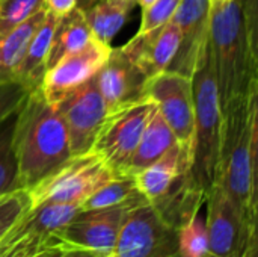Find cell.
I'll list each match as a JSON object with an SVG mask.
<instances>
[{
	"label": "cell",
	"mask_w": 258,
	"mask_h": 257,
	"mask_svg": "<svg viewBox=\"0 0 258 257\" xmlns=\"http://www.w3.org/2000/svg\"><path fill=\"white\" fill-rule=\"evenodd\" d=\"M257 0L212 3L209 47L222 115L258 91Z\"/></svg>",
	"instance_id": "1"
},
{
	"label": "cell",
	"mask_w": 258,
	"mask_h": 257,
	"mask_svg": "<svg viewBox=\"0 0 258 257\" xmlns=\"http://www.w3.org/2000/svg\"><path fill=\"white\" fill-rule=\"evenodd\" d=\"M258 91L233 103L224 114L222 142L216 180L246 230L255 233L257 223Z\"/></svg>",
	"instance_id": "2"
},
{
	"label": "cell",
	"mask_w": 258,
	"mask_h": 257,
	"mask_svg": "<svg viewBox=\"0 0 258 257\" xmlns=\"http://www.w3.org/2000/svg\"><path fill=\"white\" fill-rule=\"evenodd\" d=\"M11 145L17 161V188L29 189L71 158L65 121L41 88L27 94L14 115Z\"/></svg>",
	"instance_id": "3"
},
{
	"label": "cell",
	"mask_w": 258,
	"mask_h": 257,
	"mask_svg": "<svg viewBox=\"0 0 258 257\" xmlns=\"http://www.w3.org/2000/svg\"><path fill=\"white\" fill-rule=\"evenodd\" d=\"M194 132L189 150L187 182L204 197L216 180L224 115L219 105L210 47L201 55L192 74Z\"/></svg>",
	"instance_id": "4"
},
{
	"label": "cell",
	"mask_w": 258,
	"mask_h": 257,
	"mask_svg": "<svg viewBox=\"0 0 258 257\" xmlns=\"http://www.w3.org/2000/svg\"><path fill=\"white\" fill-rule=\"evenodd\" d=\"M116 174L95 151L76 155L26 189L30 209L44 203L80 204Z\"/></svg>",
	"instance_id": "5"
},
{
	"label": "cell",
	"mask_w": 258,
	"mask_h": 257,
	"mask_svg": "<svg viewBox=\"0 0 258 257\" xmlns=\"http://www.w3.org/2000/svg\"><path fill=\"white\" fill-rule=\"evenodd\" d=\"M154 108V101L142 95L106 114L92 151L100 155L116 176L127 174L128 164Z\"/></svg>",
	"instance_id": "6"
},
{
	"label": "cell",
	"mask_w": 258,
	"mask_h": 257,
	"mask_svg": "<svg viewBox=\"0 0 258 257\" xmlns=\"http://www.w3.org/2000/svg\"><path fill=\"white\" fill-rule=\"evenodd\" d=\"M112 257H180L177 229L147 200L132 206L122 221Z\"/></svg>",
	"instance_id": "7"
},
{
	"label": "cell",
	"mask_w": 258,
	"mask_h": 257,
	"mask_svg": "<svg viewBox=\"0 0 258 257\" xmlns=\"http://www.w3.org/2000/svg\"><path fill=\"white\" fill-rule=\"evenodd\" d=\"M144 200L142 197L106 209L80 211L67 226L57 230V235L73 250L89 251L101 257L110 256L127 211Z\"/></svg>",
	"instance_id": "8"
},
{
	"label": "cell",
	"mask_w": 258,
	"mask_h": 257,
	"mask_svg": "<svg viewBox=\"0 0 258 257\" xmlns=\"http://www.w3.org/2000/svg\"><path fill=\"white\" fill-rule=\"evenodd\" d=\"M144 95L154 101L178 144L189 151L194 132L192 77L174 71H163L147 79Z\"/></svg>",
	"instance_id": "9"
},
{
	"label": "cell",
	"mask_w": 258,
	"mask_h": 257,
	"mask_svg": "<svg viewBox=\"0 0 258 257\" xmlns=\"http://www.w3.org/2000/svg\"><path fill=\"white\" fill-rule=\"evenodd\" d=\"M54 106L65 121L71 156L91 151L107 114L95 77L68 92Z\"/></svg>",
	"instance_id": "10"
},
{
	"label": "cell",
	"mask_w": 258,
	"mask_h": 257,
	"mask_svg": "<svg viewBox=\"0 0 258 257\" xmlns=\"http://www.w3.org/2000/svg\"><path fill=\"white\" fill-rule=\"evenodd\" d=\"M207 257H239L243 250L255 239V233H249L224 188L215 182L207 195Z\"/></svg>",
	"instance_id": "11"
},
{
	"label": "cell",
	"mask_w": 258,
	"mask_h": 257,
	"mask_svg": "<svg viewBox=\"0 0 258 257\" xmlns=\"http://www.w3.org/2000/svg\"><path fill=\"white\" fill-rule=\"evenodd\" d=\"M112 45L92 39L82 50L71 53L50 67L42 79L41 91L50 103H57L68 92L85 85L97 76L107 61Z\"/></svg>",
	"instance_id": "12"
},
{
	"label": "cell",
	"mask_w": 258,
	"mask_h": 257,
	"mask_svg": "<svg viewBox=\"0 0 258 257\" xmlns=\"http://www.w3.org/2000/svg\"><path fill=\"white\" fill-rule=\"evenodd\" d=\"M210 0H181L174 17L180 30L178 50L166 71L192 77L197 64L209 45Z\"/></svg>",
	"instance_id": "13"
},
{
	"label": "cell",
	"mask_w": 258,
	"mask_h": 257,
	"mask_svg": "<svg viewBox=\"0 0 258 257\" xmlns=\"http://www.w3.org/2000/svg\"><path fill=\"white\" fill-rule=\"evenodd\" d=\"M178 26L174 21H169L160 29L136 33L119 48L142 71V74L150 79L169 68L178 50Z\"/></svg>",
	"instance_id": "14"
},
{
	"label": "cell",
	"mask_w": 258,
	"mask_h": 257,
	"mask_svg": "<svg viewBox=\"0 0 258 257\" xmlns=\"http://www.w3.org/2000/svg\"><path fill=\"white\" fill-rule=\"evenodd\" d=\"M95 82L109 112L142 97L147 77L119 47H112L107 61L95 76Z\"/></svg>",
	"instance_id": "15"
},
{
	"label": "cell",
	"mask_w": 258,
	"mask_h": 257,
	"mask_svg": "<svg viewBox=\"0 0 258 257\" xmlns=\"http://www.w3.org/2000/svg\"><path fill=\"white\" fill-rule=\"evenodd\" d=\"M189 171V151L178 142L160 159L133 174L138 191L148 203L162 200Z\"/></svg>",
	"instance_id": "16"
},
{
	"label": "cell",
	"mask_w": 258,
	"mask_h": 257,
	"mask_svg": "<svg viewBox=\"0 0 258 257\" xmlns=\"http://www.w3.org/2000/svg\"><path fill=\"white\" fill-rule=\"evenodd\" d=\"M57 23V17L47 11L41 26L32 36L15 73L14 82L24 86L29 92L38 89L47 73L48 53L53 38V30Z\"/></svg>",
	"instance_id": "17"
},
{
	"label": "cell",
	"mask_w": 258,
	"mask_h": 257,
	"mask_svg": "<svg viewBox=\"0 0 258 257\" xmlns=\"http://www.w3.org/2000/svg\"><path fill=\"white\" fill-rule=\"evenodd\" d=\"M177 138L171 127L163 120L157 108L153 109L145 129L142 132L141 141L136 147V151L128 164L127 174L133 176L141 170L147 168L157 159H160L171 147L177 144Z\"/></svg>",
	"instance_id": "18"
},
{
	"label": "cell",
	"mask_w": 258,
	"mask_h": 257,
	"mask_svg": "<svg viewBox=\"0 0 258 257\" xmlns=\"http://www.w3.org/2000/svg\"><path fill=\"white\" fill-rule=\"evenodd\" d=\"M92 39L94 38L85 14L79 8H74L68 14L57 17V23L53 30L47 70L59 62L62 58L82 50Z\"/></svg>",
	"instance_id": "19"
},
{
	"label": "cell",
	"mask_w": 258,
	"mask_h": 257,
	"mask_svg": "<svg viewBox=\"0 0 258 257\" xmlns=\"http://www.w3.org/2000/svg\"><path fill=\"white\" fill-rule=\"evenodd\" d=\"M136 6V0H104L83 11L92 38L104 45H112Z\"/></svg>",
	"instance_id": "20"
},
{
	"label": "cell",
	"mask_w": 258,
	"mask_h": 257,
	"mask_svg": "<svg viewBox=\"0 0 258 257\" xmlns=\"http://www.w3.org/2000/svg\"><path fill=\"white\" fill-rule=\"evenodd\" d=\"M45 14L47 11L44 8L39 9L30 18L0 38V83L14 82V73Z\"/></svg>",
	"instance_id": "21"
},
{
	"label": "cell",
	"mask_w": 258,
	"mask_h": 257,
	"mask_svg": "<svg viewBox=\"0 0 258 257\" xmlns=\"http://www.w3.org/2000/svg\"><path fill=\"white\" fill-rule=\"evenodd\" d=\"M68 251H73V248L62 241L57 230L45 235H24L17 241L0 245V257H59Z\"/></svg>",
	"instance_id": "22"
},
{
	"label": "cell",
	"mask_w": 258,
	"mask_h": 257,
	"mask_svg": "<svg viewBox=\"0 0 258 257\" xmlns=\"http://www.w3.org/2000/svg\"><path fill=\"white\" fill-rule=\"evenodd\" d=\"M144 195L138 191L133 176H115L103 186H100L94 194H91L80 206V211L106 209L112 206H119L124 203L135 201Z\"/></svg>",
	"instance_id": "23"
},
{
	"label": "cell",
	"mask_w": 258,
	"mask_h": 257,
	"mask_svg": "<svg viewBox=\"0 0 258 257\" xmlns=\"http://www.w3.org/2000/svg\"><path fill=\"white\" fill-rule=\"evenodd\" d=\"M177 248L180 257H207L209 238L206 221L198 212L192 214L177 227Z\"/></svg>",
	"instance_id": "24"
},
{
	"label": "cell",
	"mask_w": 258,
	"mask_h": 257,
	"mask_svg": "<svg viewBox=\"0 0 258 257\" xmlns=\"http://www.w3.org/2000/svg\"><path fill=\"white\" fill-rule=\"evenodd\" d=\"M30 209V200L26 189L17 188L0 195V241Z\"/></svg>",
	"instance_id": "25"
},
{
	"label": "cell",
	"mask_w": 258,
	"mask_h": 257,
	"mask_svg": "<svg viewBox=\"0 0 258 257\" xmlns=\"http://www.w3.org/2000/svg\"><path fill=\"white\" fill-rule=\"evenodd\" d=\"M44 8V0H0V38Z\"/></svg>",
	"instance_id": "26"
},
{
	"label": "cell",
	"mask_w": 258,
	"mask_h": 257,
	"mask_svg": "<svg viewBox=\"0 0 258 257\" xmlns=\"http://www.w3.org/2000/svg\"><path fill=\"white\" fill-rule=\"evenodd\" d=\"M12 123L0 130V195L17 189V161L11 145Z\"/></svg>",
	"instance_id": "27"
},
{
	"label": "cell",
	"mask_w": 258,
	"mask_h": 257,
	"mask_svg": "<svg viewBox=\"0 0 258 257\" xmlns=\"http://www.w3.org/2000/svg\"><path fill=\"white\" fill-rule=\"evenodd\" d=\"M181 0H156L148 8L142 9V18L138 33L151 32L163 27L174 17Z\"/></svg>",
	"instance_id": "28"
},
{
	"label": "cell",
	"mask_w": 258,
	"mask_h": 257,
	"mask_svg": "<svg viewBox=\"0 0 258 257\" xmlns=\"http://www.w3.org/2000/svg\"><path fill=\"white\" fill-rule=\"evenodd\" d=\"M29 91L17 82L0 83V126L15 115Z\"/></svg>",
	"instance_id": "29"
},
{
	"label": "cell",
	"mask_w": 258,
	"mask_h": 257,
	"mask_svg": "<svg viewBox=\"0 0 258 257\" xmlns=\"http://www.w3.org/2000/svg\"><path fill=\"white\" fill-rule=\"evenodd\" d=\"M77 8V0H44V9L60 17Z\"/></svg>",
	"instance_id": "30"
},
{
	"label": "cell",
	"mask_w": 258,
	"mask_h": 257,
	"mask_svg": "<svg viewBox=\"0 0 258 257\" xmlns=\"http://www.w3.org/2000/svg\"><path fill=\"white\" fill-rule=\"evenodd\" d=\"M59 257H101L95 253H89V251H82V250H73V251H68L65 254Z\"/></svg>",
	"instance_id": "31"
},
{
	"label": "cell",
	"mask_w": 258,
	"mask_h": 257,
	"mask_svg": "<svg viewBox=\"0 0 258 257\" xmlns=\"http://www.w3.org/2000/svg\"><path fill=\"white\" fill-rule=\"evenodd\" d=\"M100 2H104V0H77V8L80 11H86V9L92 8L94 5H97Z\"/></svg>",
	"instance_id": "32"
},
{
	"label": "cell",
	"mask_w": 258,
	"mask_h": 257,
	"mask_svg": "<svg viewBox=\"0 0 258 257\" xmlns=\"http://www.w3.org/2000/svg\"><path fill=\"white\" fill-rule=\"evenodd\" d=\"M156 0H136V5L138 6H141V9H145V8H148L150 5H153Z\"/></svg>",
	"instance_id": "33"
},
{
	"label": "cell",
	"mask_w": 258,
	"mask_h": 257,
	"mask_svg": "<svg viewBox=\"0 0 258 257\" xmlns=\"http://www.w3.org/2000/svg\"><path fill=\"white\" fill-rule=\"evenodd\" d=\"M227 0H210V3H224Z\"/></svg>",
	"instance_id": "34"
},
{
	"label": "cell",
	"mask_w": 258,
	"mask_h": 257,
	"mask_svg": "<svg viewBox=\"0 0 258 257\" xmlns=\"http://www.w3.org/2000/svg\"><path fill=\"white\" fill-rule=\"evenodd\" d=\"M107 257H112V256H107Z\"/></svg>",
	"instance_id": "35"
}]
</instances>
